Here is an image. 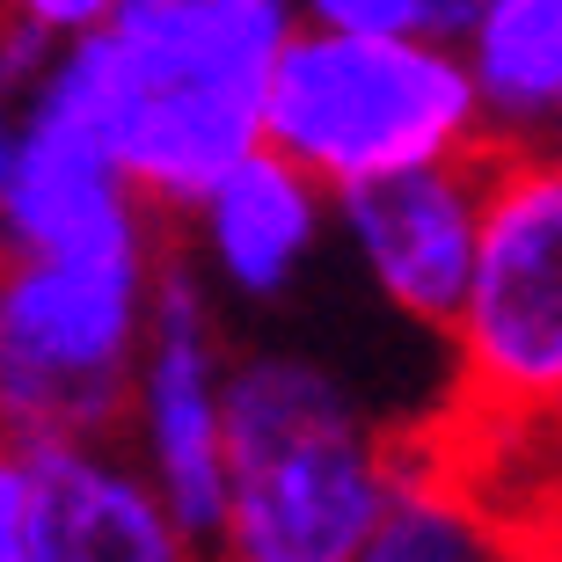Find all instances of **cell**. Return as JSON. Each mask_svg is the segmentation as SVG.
Instances as JSON below:
<instances>
[{"instance_id":"obj_16","label":"cell","mask_w":562,"mask_h":562,"mask_svg":"<svg viewBox=\"0 0 562 562\" xmlns=\"http://www.w3.org/2000/svg\"><path fill=\"white\" fill-rule=\"evenodd\" d=\"M526 417H533V431H541L548 460H555V468H562V387H555V395H541V402H533V409H526Z\"/></svg>"},{"instance_id":"obj_14","label":"cell","mask_w":562,"mask_h":562,"mask_svg":"<svg viewBox=\"0 0 562 562\" xmlns=\"http://www.w3.org/2000/svg\"><path fill=\"white\" fill-rule=\"evenodd\" d=\"M0 562H30V482L15 446H0Z\"/></svg>"},{"instance_id":"obj_13","label":"cell","mask_w":562,"mask_h":562,"mask_svg":"<svg viewBox=\"0 0 562 562\" xmlns=\"http://www.w3.org/2000/svg\"><path fill=\"white\" fill-rule=\"evenodd\" d=\"M475 0H300V22L329 30H387V37H446L468 22Z\"/></svg>"},{"instance_id":"obj_9","label":"cell","mask_w":562,"mask_h":562,"mask_svg":"<svg viewBox=\"0 0 562 562\" xmlns=\"http://www.w3.org/2000/svg\"><path fill=\"white\" fill-rule=\"evenodd\" d=\"M176 256L234 307H278L329 249V190L271 146L220 168L176 220Z\"/></svg>"},{"instance_id":"obj_5","label":"cell","mask_w":562,"mask_h":562,"mask_svg":"<svg viewBox=\"0 0 562 562\" xmlns=\"http://www.w3.org/2000/svg\"><path fill=\"white\" fill-rule=\"evenodd\" d=\"M446 351L460 409H533L562 387V139L490 146Z\"/></svg>"},{"instance_id":"obj_18","label":"cell","mask_w":562,"mask_h":562,"mask_svg":"<svg viewBox=\"0 0 562 562\" xmlns=\"http://www.w3.org/2000/svg\"><path fill=\"white\" fill-rule=\"evenodd\" d=\"M205 562H227V555H205Z\"/></svg>"},{"instance_id":"obj_6","label":"cell","mask_w":562,"mask_h":562,"mask_svg":"<svg viewBox=\"0 0 562 562\" xmlns=\"http://www.w3.org/2000/svg\"><path fill=\"white\" fill-rule=\"evenodd\" d=\"M161 227L117 154V66L103 30L52 44L37 81L22 88V146L0 198L8 249H88Z\"/></svg>"},{"instance_id":"obj_4","label":"cell","mask_w":562,"mask_h":562,"mask_svg":"<svg viewBox=\"0 0 562 562\" xmlns=\"http://www.w3.org/2000/svg\"><path fill=\"white\" fill-rule=\"evenodd\" d=\"M161 249V227L88 249L0 241V446L117 431Z\"/></svg>"},{"instance_id":"obj_15","label":"cell","mask_w":562,"mask_h":562,"mask_svg":"<svg viewBox=\"0 0 562 562\" xmlns=\"http://www.w3.org/2000/svg\"><path fill=\"white\" fill-rule=\"evenodd\" d=\"M22 88L8 66H0V198H8V176H15V146H22Z\"/></svg>"},{"instance_id":"obj_17","label":"cell","mask_w":562,"mask_h":562,"mask_svg":"<svg viewBox=\"0 0 562 562\" xmlns=\"http://www.w3.org/2000/svg\"><path fill=\"white\" fill-rule=\"evenodd\" d=\"M548 562H562V533H555V548H548Z\"/></svg>"},{"instance_id":"obj_7","label":"cell","mask_w":562,"mask_h":562,"mask_svg":"<svg viewBox=\"0 0 562 562\" xmlns=\"http://www.w3.org/2000/svg\"><path fill=\"white\" fill-rule=\"evenodd\" d=\"M227 366H234V344L220 329L205 278L176 249H161L154 307H146V336L125 387V417H117V446L146 468V482L161 490L168 512L198 541H212L220 475H227Z\"/></svg>"},{"instance_id":"obj_2","label":"cell","mask_w":562,"mask_h":562,"mask_svg":"<svg viewBox=\"0 0 562 562\" xmlns=\"http://www.w3.org/2000/svg\"><path fill=\"white\" fill-rule=\"evenodd\" d=\"M300 0H117L103 22L117 66V154L154 220L263 146V74Z\"/></svg>"},{"instance_id":"obj_8","label":"cell","mask_w":562,"mask_h":562,"mask_svg":"<svg viewBox=\"0 0 562 562\" xmlns=\"http://www.w3.org/2000/svg\"><path fill=\"white\" fill-rule=\"evenodd\" d=\"M482 161L490 154L424 161L329 198V234H344V249L380 292V307L431 336H446L460 292H468L482 227Z\"/></svg>"},{"instance_id":"obj_10","label":"cell","mask_w":562,"mask_h":562,"mask_svg":"<svg viewBox=\"0 0 562 562\" xmlns=\"http://www.w3.org/2000/svg\"><path fill=\"white\" fill-rule=\"evenodd\" d=\"M15 453L30 482V562H205V541L168 512L117 431Z\"/></svg>"},{"instance_id":"obj_11","label":"cell","mask_w":562,"mask_h":562,"mask_svg":"<svg viewBox=\"0 0 562 562\" xmlns=\"http://www.w3.org/2000/svg\"><path fill=\"white\" fill-rule=\"evenodd\" d=\"M490 146L562 139V0H475L453 30Z\"/></svg>"},{"instance_id":"obj_1","label":"cell","mask_w":562,"mask_h":562,"mask_svg":"<svg viewBox=\"0 0 562 562\" xmlns=\"http://www.w3.org/2000/svg\"><path fill=\"white\" fill-rule=\"evenodd\" d=\"M417 438L387 431L373 402L314 351H234L227 475L205 555L227 562H351L402 490Z\"/></svg>"},{"instance_id":"obj_12","label":"cell","mask_w":562,"mask_h":562,"mask_svg":"<svg viewBox=\"0 0 562 562\" xmlns=\"http://www.w3.org/2000/svg\"><path fill=\"white\" fill-rule=\"evenodd\" d=\"M351 562H548V548H533L526 533L490 519V512H482L446 468H431V453L417 446L402 490L387 497L373 533L351 548Z\"/></svg>"},{"instance_id":"obj_3","label":"cell","mask_w":562,"mask_h":562,"mask_svg":"<svg viewBox=\"0 0 562 562\" xmlns=\"http://www.w3.org/2000/svg\"><path fill=\"white\" fill-rule=\"evenodd\" d=\"M263 146L336 198L373 176L490 154V132L446 37L292 22L263 74Z\"/></svg>"}]
</instances>
